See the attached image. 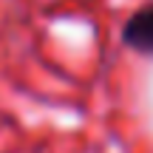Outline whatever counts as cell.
<instances>
[{
	"label": "cell",
	"mask_w": 153,
	"mask_h": 153,
	"mask_svg": "<svg viewBox=\"0 0 153 153\" xmlns=\"http://www.w3.org/2000/svg\"><path fill=\"white\" fill-rule=\"evenodd\" d=\"M122 43L139 54L153 57V3L136 9L122 26Z\"/></svg>",
	"instance_id": "6da1fadb"
}]
</instances>
